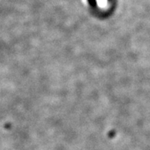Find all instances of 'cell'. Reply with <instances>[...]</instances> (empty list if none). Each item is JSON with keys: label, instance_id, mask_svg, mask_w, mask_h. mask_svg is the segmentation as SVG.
I'll return each mask as SVG.
<instances>
[]
</instances>
